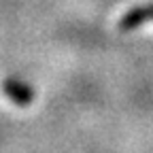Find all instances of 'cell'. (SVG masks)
<instances>
[{"mask_svg": "<svg viewBox=\"0 0 153 153\" xmlns=\"http://www.w3.org/2000/svg\"><path fill=\"white\" fill-rule=\"evenodd\" d=\"M4 94H7V98H11L15 104L19 106H26L30 104L32 100V89L26 85V83H15V81H7L4 83Z\"/></svg>", "mask_w": 153, "mask_h": 153, "instance_id": "obj_2", "label": "cell"}, {"mask_svg": "<svg viewBox=\"0 0 153 153\" xmlns=\"http://www.w3.org/2000/svg\"><path fill=\"white\" fill-rule=\"evenodd\" d=\"M143 22H153V4L134 7V9L126 11L123 15H119V19H117V30L130 32V30H134L136 26H140Z\"/></svg>", "mask_w": 153, "mask_h": 153, "instance_id": "obj_1", "label": "cell"}]
</instances>
